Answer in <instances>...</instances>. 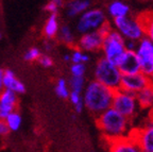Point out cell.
<instances>
[{
    "mask_svg": "<svg viewBox=\"0 0 153 152\" xmlns=\"http://www.w3.org/2000/svg\"><path fill=\"white\" fill-rule=\"evenodd\" d=\"M152 87H153V86H152Z\"/></svg>",
    "mask_w": 153,
    "mask_h": 152,
    "instance_id": "cell-38",
    "label": "cell"
},
{
    "mask_svg": "<svg viewBox=\"0 0 153 152\" xmlns=\"http://www.w3.org/2000/svg\"><path fill=\"white\" fill-rule=\"evenodd\" d=\"M85 72V64H71L70 66V72L74 77H84Z\"/></svg>",
    "mask_w": 153,
    "mask_h": 152,
    "instance_id": "cell-30",
    "label": "cell"
},
{
    "mask_svg": "<svg viewBox=\"0 0 153 152\" xmlns=\"http://www.w3.org/2000/svg\"><path fill=\"white\" fill-rule=\"evenodd\" d=\"M41 55H42L41 50L38 49L37 47H32L25 53L24 59L26 60L27 62H34V61H38Z\"/></svg>",
    "mask_w": 153,
    "mask_h": 152,
    "instance_id": "cell-28",
    "label": "cell"
},
{
    "mask_svg": "<svg viewBox=\"0 0 153 152\" xmlns=\"http://www.w3.org/2000/svg\"><path fill=\"white\" fill-rule=\"evenodd\" d=\"M68 99L70 100V102L74 107L76 113H81L84 109V102H83V96L81 93H76V92H71L70 90V95Z\"/></svg>",
    "mask_w": 153,
    "mask_h": 152,
    "instance_id": "cell-24",
    "label": "cell"
},
{
    "mask_svg": "<svg viewBox=\"0 0 153 152\" xmlns=\"http://www.w3.org/2000/svg\"><path fill=\"white\" fill-rule=\"evenodd\" d=\"M3 72H4V70L0 68V94L4 89V87H3Z\"/></svg>",
    "mask_w": 153,
    "mask_h": 152,
    "instance_id": "cell-34",
    "label": "cell"
},
{
    "mask_svg": "<svg viewBox=\"0 0 153 152\" xmlns=\"http://www.w3.org/2000/svg\"><path fill=\"white\" fill-rule=\"evenodd\" d=\"M96 122L108 142L129 137L128 133H129L130 119L122 116L113 107L105 111L98 117H96Z\"/></svg>",
    "mask_w": 153,
    "mask_h": 152,
    "instance_id": "cell-2",
    "label": "cell"
},
{
    "mask_svg": "<svg viewBox=\"0 0 153 152\" xmlns=\"http://www.w3.org/2000/svg\"><path fill=\"white\" fill-rule=\"evenodd\" d=\"M60 30V26H59V17L57 14H52L48 17L47 22H46L45 26L43 29L44 35L47 38H53Z\"/></svg>",
    "mask_w": 153,
    "mask_h": 152,
    "instance_id": "cell-18",
    "label": "cell"
},
{
    "mask_svg": "<svg viewBox=\"0 0 153 152\" xmlns=\"http://www.w3.org/2000/svg\"><path fill=\"white\" fill-rule=\"evenodd\" d=\"M1 37H2V34H1V32H0V39H1Z\"/></svg>",
    "mask_w": 153,
    "mask_h": 152,
    "instance_id": "cell-37",
    "label": "cell"
},
{
    "mask_svg": "<svg viewBox=\"0 0 153 152\" xmlns=\"http://www.w3.org/2000/svg\"><path fill=\"white\" fill-rule=\"evenodd\" d=\"M114 93L115 90L102 85L96 80L91 81L84 90V107L95 117H98L112 107Z\"/></svg>",
    "mask_w": 153,
    "mask_h": 152,
    "instance_id": "cell-1",
    "label": "cell"
},
{
    "mask_svg": "<svg viewBox=\"0 0 153 152\" xmlns=\"http://www.w3.org/2000/svg\"><path fill=\"white\" fill-rule=\"evenodd\" d=\"M138 62H139V68H140V74L150 78L153 75V59L138 57Z\"/></svg>",
    "mask_w": 153,
    "mask_h": 152,
    "instance_id": "cell-23",
    "label": "cell"
},
{
    "mask_svg": "<svg viewBox=\"0 0 153 152\" xmlns=\"http://www.w3.org/2000/svg\"><path fill=\"white\" fill-rule=\"evenodd\" d=\"M137 57H143V59H153V42H151L146 36L141 38L137 44L136 48Z\"/></svg>",
    "mask_w": 153,
    "mask_h": 152,
    "instance_id": "cell-17",
    "label": "cell"
},
{
    "mask_svg": "<svg viewBox=\"0 0 153 152\" xmlns=\"http://www.w3.org/2000/svg\"><path fill=\"white\" fill-rule=\"evenodd\" d=\"M137 44L138 42H134V40H126V50L127 51H132L135 52L137 48Z\"/></svg>",
    "mask_w": 153,
    "mask_h": 152,
    "instance_id": "cell-32",
    "label": "cell"
},
{
    "mask_svg": "<svg viewBox=\"0 0 153 152\" xmlns=\"http://www.w3.org/2000/svg\"><path fill=\"white\" fill-rule=\"evenodd\" d=\"M18 105V95L11 90L3 89L0 94V120H5L9 114L15 112Z\"/></svg>",
    "mask_w": 153,
    "mask_h": 152,
    "instance_id": "cell-11",
    "label": "cell"
},
{
    "mask_svg": "<svg viewBox=\"0 0 153 152\" xmlns=\"http://www.w3.org/2000/svg\"><path fill=\"white\" fill-rule=\"evenodd\" d=\"M55 93L62 99H68L70 95V88L68 86V83L65 79L61 78L57 80L56 85H55Z\"/></svg>",
    "mask_w": 153,
    "mask_h": 152,
    "instance_id": "cell-22",
    "label": "cell"
},
{
    "mask_svg": "<svg viewBox=\"0 0 153 152\" xmlns=\"http://www.w3.org/2000/svg\"><path fill=\"white\" fill-rule=\"evenodd\" d=\"M10 130L4 120H0V136H7Z\"/></svg>",
    "mask_w": 153,
    "mask_h": 152,
    "instance_id": "cell-33",
    "label": "cell"
},
{
    "mask_svg": "<svg viewBox=\"0 0 153 152\" xmlns=\"http://www.w3.org/2000/svg\"><path fill=\"white\" fill-rule=\"evenodd\" d=\"M102 52L103 57L108 60V62L116 65V66H118L122 57L124 55V53L127 52L126 39L115 29L111 28L110 31L104 35Z\"/></svg>",
    "mask_w": 153,
    "mask_h": 152,
    "instance_id": "cell-3",
    "label": "cell"
},
{
    "mask_svg": "<svg viewBox=\"0 0 153 152\" xmlns=\"http://www.w3.org/2000/svg\"><path fill=\"white\" fill-rule=\"evenodd\" d=\"M137 103L143 109H148L153 107V87L148 86L138 94H136Z\"/></svg>",
    "mask_w": 153,
    "mask_h": 152,
    "instance_id": "cell-19",
    "label": "cell"
},
{
    "mask_svg": "<svg viewBox=\"0 0 153 152\" xmlns=\"http://www.w3.org/2000/svg\"><path fill=\"white\" fill-rule=\"evenodd\" d=\"M108 13L113 19L129 16L130 7L122 1H112L108 5Z\"/></svg>",
    "mask_w": 153,
    "mask_h": 152,
    "instance_id": "cell-15",
    "label": "cell"
},
{
    "mask_svg": "<svg viewBox=\"0 0 153 152\" xmlns=\"http://www.w3.org/2000/svg\"><path fill=\"white\" fill-rule=\"evenodd\" d=\"M4 121L10 131H17L20 129L22 119L20 114L15 111V112H12L11 114H9V116L5 118Z\"/></svg>",
    "mask_w": 153,
    "mask_h": 152,
    "instance_id": "cell-21",
    "label": "cell"
},
{
    "mask_svg": "<svg viewBox=\"0 0 153 152\" xmlns=\"http://www.w3.org/2000/svg\"><path fill=\"white\" fill-rule=\"evenodd\" d=\"M106 22V17L101 9H88L87 11L80 15L78 24H76V31L80 34H85L88 32L99 31Z\"/></svg>",
    "mask_w": 153,
    "mask_h": 152,
    "instance_id": "cell-6",
    "label": "cell"
},
{
    "mask_svg": "<svg viewBox=\"0 0 153 152\" xmlns=\"http://www.w3.org/2000/svg\"><path fill=\"white\" fill-rule=\"evenodd\" d=\"M110 143V152H141L137 144L131 137L112 140Z\"/></svg>",
    "mask_w": 153,
    "mask_h": 152,
    "instance_id": "cell-14",
    "label": "cell"
},
{
    "mask_svg": "<svg viewBox=\"0 0 153 152\" xmlns=\"http://www.w3.org/2000/svg\"><path fill=\"white\" fill-rule=\"evenodd\" d=\"M117 67L119 68L122 76L135 75L140 72L138 57H137L136 53L132 52V51H127V52L124 53V55L122 57L121 61L119 62Z\"/></svg>",
    "mask_w": 153,
    "mask_h": 152,
    "instance_id": "cell-12",
    "label": "cell"
},
{
    "mask_svg": "<svg viewBox=\"0 0 153 152\" xmlns=\"http://www.w3.org/2000/svg\"><path fill=\"white\" fill-rule=\"evenodd\" d=\"M60 35L62 40L67 45H74V36L72 34L71 29L68 26H62L60 29Z\"/></svg>",
    "mask_w": 153,
    "mask_h": 152,
    "instance_id": "cell-26",
    "label": "cell"
},
{
    "mask_svg": "<svg viewBox=\"0 0 153 152\" xmlns=\"http://www.w3.org/2000/svg\"><path fill=\"white\" fill-rule=\"evenodd\" d=\"M3 87L4 89L11 90L13 93L17 94H24L26 92V86L19 80L14 74V72L7 69L3 72Z\"/></svg>",
    "mask_w": 153,
    "mask_h": 152,
    "instance_id": "cell-13",
    "label": "cell"
},
{
    "mask_svg": "<svg viewBox=\"0 0 153 152\" xmlns=\"http://www.w3.org/2000/svg\"><path fill=\"white\" fill-rule=\"evenodd\" d=\"M84 83H85V79L84 77H71L69 81V87L71 92H76V93H81L83 90Z\"/></svg>",
    "mask_w": 153,
    "mask_h": 152,
    "instance_id": "cell-27",
    "label": "cell"
},
{
    "mask_svg": "<svg viewBox=\"0 0 153 152\" xmlns=\"http://www.w3.org/2000/svg\"><path fill=\"white\" fill-rule=\"evenodd\" d=\"M63 4H64L63 1H60V0H52V1H49V2L45 5V11H47L50 15L57 14V11H59L60 7H62Z\"/></svg>",
    "mask_w": 153,
    "mask_h": 152,
    "instance_id": "cell-29",
    "label": "cell"
},
{
    "mask_svg": "<svg viewBox=\"0 0 153 152\" xmlns=\"http://www.w3.org/2000/svg\"><path fill=\"white\" fill-rule=\"evenodd\" d=\"M149 81H150V85L153 86V75L150 77V78H149Z\"/></svg>",
    "mask_w": 153,
    "mask_h": 152,
    "instance_id": "cell-36",
    "label": "cell"
},
{
    "mask_svg": "<svg viewBox=\"0 0 153 152\" xmlns=\"http://www.w3.org/2000/svg\"><path fill=\"white\" fill-rule=\"evenodd\" d=\"M112 107L126 118L131 119L136 114L139 105L137 103L136 95L128 93L126 90L119 88V89L115 90Z\"/></svg>",
    "mask_w": 153,
    "mask_h": 152,
    "instance_id": "cell-7",
    "label": "cell"
},
{
    "mask_svg": "<svg viewBox=\"0 0 153 152\" xmlns=\"http://www.w3.org/2000/svg\"><path fill=\"white\" fill-rule=\"evenodd\" d=\"M137 144L141 152H153V120L129 135Z\"/></svg>",
    "mask_w": 153,
    "mask_h": 152,
    "instance_id": "cell-9",
    "label": "cell"
},
{
    "mask_svg": "<svg viewBox=\"0 0 153 152\" xmlns=\"http://www.w3.org/2000/svg\"><path fill=\"white\" fill-rule=\"evenodd\" d=\"M91 2L88 0H74L67 3V15L69 17H76L82 15L89 9Z\"/></svg>",
    "mask_w": 153,
    "mask_h": 152,
    "instance_id": "cell-16",
    "label": "cell"
},
{
    "mask_svg": "<svg viewBox=\"0 0 153 152\" xmlns=\"http://www.w3.org/2000/svg\"><path fill=\"white\" fill-rule=\"evenodd\" d=\"M115 30L118 31L126 40L139 42L145 37V31L138 17L134 18L132 16H126L121 18L113 19Z\"/></svg>",
    "mask_w": 153,
    "mask_h": 152,
    "instance_id": "cell-5",
    "label": "cell"
},
{
    "mask_svg": "<svg viewBox=\"0 0 153 152\" xmlns=\"http://www.w3.org/2000/svg\"><path fill=\"white\" fill-rule=\"evenodd\" d=\"M122 75L119 68L104 57H100L95 66V80L102 85L117 90L120 88Z\"/></svg>",
    "mask_w": 153,
    "mask_h": 152,
    "instance_id": "cell-4",
    "label": "cell"
},
{
    "mask_svg": "<svg viewBox=\"0 0 153 152\" xmlns=\"http://www.w3.org/2000/svg\"><path fill=\"white\" fill-rule=\"evenodd\" d=\"M138 19L143 27L145 36L153 42V12L143 13L140 16H138Z\"/></svg>",
    "mask_w": 153,
    "mask_h": 152,
    "instance_id": "cell-20",
    "label": "cell"
},
{
    "mask_svg": "<svg viewBox=\"0 0 153 152\" xmlns=\"http://www.w3.org/2000/svg\"><path fill=\"white\" fill-rule=\"evenodd\" d=\"M38 62L45 68H50L53 66V60L51 57H49L48 54H42L41 57L38 59Z\"/></svg>",
    "mask_w": 153,
    "mask_h": 152,
    "instance_id": "cell-31",
    "label": "cell"
},
{
    "mask_svg": "<svg viewBox=\"0 0 153 152\" xmlns=\"http://www.w3.org/2000/svg\"><path fill=\"white\" fill-rule=\"evenodd\" d=\"M71 57V62L72 64H85L86 62L89 61V57L87 53L83 52L82 50H80L79 48H76L72 51V53L70 54Z\"/></svg>",
    "mask_w": 153,
    "mask_h": 152,
    "instance_id": "cell-25",
    "label": "cell"
},
{
    "mask_svg": "<svg viewBox=\"0 0 153 152\" xmlns=\"http://www.w3.org/2000/svg\"><path fill=\"white\" fill-rule=\"evenodd\" d=\"M64 61L65 62H70V61H71V57H70V54H65L64 55Z\"/></svg>",
    "mask_w": 153,
    "mask_h": 152,
    "instance_id": "cell-35",
    "label": "cell"
},
{
    "mask_svg": "<svg viewBox=\"0 0 153 152\" xmlns=\"http://www.w3.org/2000/svg\"><path fill=\"white\" fill-rule=\"evenodd\" d=\"M104 35L100 31H93L88 33L82 34L78 40L76 46L83 52H96L102 50Z\"/></svg>",
    "mask_w": 153,
    "mask_h": 152,
    "instance_id": "cell-10",
    "label": "cell"
},
{
    "mask_svg": "<svg viewBox=\"0 0 153 152\" xmlns=\"http://www.w3.org/2000/svg\"><path fill=\"white\" fill-rule=\"evenodd\" d=\"M148 86H150L149 78L143 76L140 72H138V74L135 75L122 76L121 83H120V89L136 95V94H138L139 92H141Z\"/></svg>",
    "mask_w": 153,
    "mask_h": 152,
    "instance_id": "cell-8",
    "label": "cell"
}]
</instances>
